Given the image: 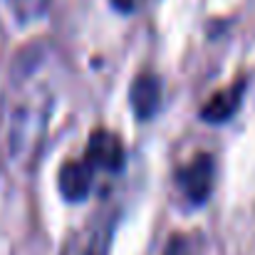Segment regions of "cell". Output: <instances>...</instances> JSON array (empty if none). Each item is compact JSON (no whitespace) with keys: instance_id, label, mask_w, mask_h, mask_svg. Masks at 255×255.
<instances>
[{"instance_id":"7","label":"cell","mask_w":255,"mask_h":255,"mask_svg":"<svg viewBox=\"0 0 255 255\" xmlns=\"http://www.w3.org/2000/svg\"><path fill=\"white\" fill-rule=\"evenodd\" d=\"M60 255H85V238H82L80 233H72V236L65 241Z\"/></svg>"},{"instance_id":"3","label":"cell","mask_w":255,"mask_h":255,"mask_svg":"<svg viewBox=\"0 0 255 255\" xmlns=\"http://www.w3.org/2000/svg\"><path fill=\"white\" fill-rule=\"evenodd\" d=\"M85 159L102 171H119L124 166V144L109 129H94L87 141Z\"/></svg>"},{"instance_id":"2","label":"cell","mask_w":255,"mask_h":255,"mask_svg":"<svg viewBox=\"0 0 255 255\" xmlns=\"http://www.w3.org/2000/svg\"><path fill=\"white\" fill-rule=\"evenodd\" d=\"M213 181H216V161L211 154H196L188 164L178 169V186L183 188V196L196 206L208 201Z\"/></svg>"},{"instance_id":"4","label":"cell","mask_w":255,"mask_h":255,"mask_svg":"<svg viewBox=\"0 0 255 255\" xmlns=\"http://www.w3.org/2000/svg\"><path fill=\"white\" fill-rule=\"evenodd\" d=\"M131 109L139 119H151L161 107V80L151 72H141L129 89Z\"/></svg>"},{"instance_id":"5","label":"cell","mask_w":255,"mask_h":255,"mask_svg":"<svg viewBox=\"0 0 255 255\" xmlns=\"http://www.w3.org/2000/svg\"><path fill=\"white\" fill-rule=\"evenodd\" d=\"M92 178H94V166L87 159L85 161H67V164H62L60 178H57L60 193L72 203L85 201L92 188Z\"/></svg>"},{"instance_id":"1","label":"cell","mask_w":255,"mask_h":255,"mask_svg":"<svg viewBox=\"0 0 255 255\" xmlns=\"http://www.w3.org/2000/svg\"><path fill=\"white\" fill-rule=\"evenodd\" d=\"M45 72L42 55H20L2 99V149L7 161L22 171L35 166L52 117L55 92Z\"/></svg>"},{"instance_id":"6","label":"cell","mask_w":255,"mask_h":255,"mask_svg":"<svg viewBox=\"0 0 255 255\" xmlns=\"http://www.w3.org/2000/svg\"><path fill=\"white\" fill-rule=\"evenodd\" d=\"M243 89H246L243 82H236V85L218 89L201 107V119L208 122V124H223V122H228L236 114V109L241 107V102H243Z\"/></svg>"},{"instance_id":"8","label":"cell","mask_w":255,"mask_h":255,"mask_svg":"<svg viewBox=\"0 0 255 255\" xmlns=\"http://www.w3.org/2000/svg\"><path fill=\"white\" fill-rule=\"evenodd\" d=\"M139 2H141V0H112V5H114L117 10H122V12H131V10H136Z\"/></svg>"}]
</instances>
